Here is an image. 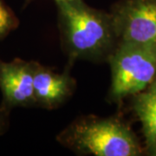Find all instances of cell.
Masks as SVG:
<instances>
[{"label": "cell", "instance_id": "ba28073f", "mask_svg": "<svg viewBox=\"0 0 156 156\" xmlns=\"http://www.w3.org/2000/svg\"><path fill=\"white\" fill-rule=\"evenodd\" d=\"M19 20L14 11L0 0V40L7 37L11 31L18 27Z\"/></svg>", "mask_w": 156, "mask_h": 156}, {"label": "cell", "instance_id": "3957f363", "mask_svg": "<svg viewBox=\"0 0 156 156\" xmlns=\"http://www.w3.org/2000/svg\"><path fill=\"white\" fill-rule=\"evenodd\" d=\"M107 62L111 69L108 98L122 102L149 88L156 78V46L119 42Z\"/></svg>", "mask_w": 156, "mask_h": 156}, {"label": "cell", "instance_id": "8fae6325", "mask_svg": "<svg viewBox=\"0 0 156 156\" xmlns=\"http://www.w3.org/2000/svg\"><path fill=\"white\" fill-rule=\"evenodd\" d=\"M151 85H154V86H156V78H155V80L154 81V83L151 84ZM151 85H150V86H151Z\"/></svg>", "mask_w": 156, "mask_h": 156}, {"label": "cell", "instance_id": "6da1fadb", "mask_svg": "<svg viewBox=\"0 0 156 156\" xmlns=\"http://www.w3.org/2000/svg\"><path fill=\"white\" fill-rule=\"evenodd\" d=\"M55 3L62 45L69 60L108 61L119 43L110 12L95 9L83 0Z\"/></svg>", "mask_w": 156, "mask_h": 156}, {"label": "cell", "instance_id": "7a4b0ae2", "mask_svg": "<svg viewBox=\"0 0 156 156\" xmlns=\"http://www.w3.org/2000/svg\"><path fill=\"white\" fill-rule=\"evenodd\" d=\"M56 140L83 155L140 156L146 154L133 129L118 117L87 115L76 119L56 136Z\"/></svg>", "mask_w": 156, "mask_h": 156}, {"label": "cell", "instance_id": "277c9868", "mask_svg": "<svg viewBox=\"0 0 156 156\" xmlns=\"http://www.w3.org/2000/svg\"><path fill=\"white\" fill-rule=\"evenodd\" d=\"M110 14L119 42L156 46V0H119Z\"/></svg>", "mask_w": 156, "mask_h": 156}, {"label": "cell", "instance_id": "30bf717a", "mask_svg": "<svg viewBox=\"0 0 156 156\" xmlns=\"http://www.w3.org/2000/svg\"><path fill=\"white\" fill-rule=\"evenodd\" d=\"M31 1H33V0H24V2H25V5H27V4H29L30 2H31ZM55 2H56V1H64V0H54Z\"/></svg>", "mask_w": 156, "mask_h": 156}, {"label": "cell", "instance_id": "5b68a950", "mask_svg": "<svg viewBox=\"0 0 156 156\" xmlns=\"http://www.w3.org/2000/svg\"><path fill=\"white\" fill-rule=\"evenodd\" d=\"M37 62L16 58L0 61V106L11 111L17 107L36 106L34 95V74Z\"/></svg>", "mask_w": 156, "mask_h": 156}, {"label": "cell", "instance_id": "52a82bcc", "mask_svg": "<svg viewBox=\"0 0 156 156\" xmlns=\"http://www.w3.org/2000/svg\"><path fill=\"white\" fill-rule=\"evenodd\" d=\"M132 108L141 124L146 154L156 156V86L132 96Z\"/></svg>", "mask_w": 156, "mask_h": 156}, {"label": "cell", "instance_id": "9c48e42d", "mask_svg": "<svg viewBox=\"0 0 156 156\" xmlns=\"http://www.w3.org/2000/svg\"><path fill=\"white\" fill-rule=\"evenodd\" d=\"M10 110L0 106V135L5 134L9 126Z\"/></svg>", "mask_w": 156, "mask_h": 156}, {"label": "cell", "instance_id": "8992f818", "mask_svg": "<svg viewBox=\"0 0 156 156\" xmlns=\"http://www.w3.org/2000/svg\"><path fill=\"white\" fill-rule=\"evenodd\" d=\"M76 81L68 73H57L37 62L34 74L36 106L55 109L73 95Z\"/></svg>", "mask_w": 156, "mask_h": 156}]
</instances>
